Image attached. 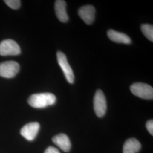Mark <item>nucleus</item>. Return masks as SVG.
<instances>
[{
  "mask_svg": "<svg viewBox=\"0 0 153 153\" xmlns=\"http://www.w3.org/2000/svg\"><path fill=\"white\" fill-rule=\"evenodd\" d=\"M56 102V97L52 93L35 94L28 99V103L35 108H43L52 105Z\"/></svg>",
  "mask_w": 153,
  "mask_h": 153,
  "instance_id": "obj_1",
  "label": "nucleus"
},
{
  "mask_svg": "<svg viewBox=\"0 0 153 153\" xmlns=\"http://www.w3.org/2000/svg\"><path fill=\"white\" fill-rule=\"evenodd\" d=\"M131 93L135 96L143 99L153 98V88L151 86L143 83H134L131 88Z\"/></svg>",
  "mask_w": 153,
  "mask_h": 153,
  "instance_id": "obj_2",
  "label": "nucleus"
},
{
  "mask_svg": "<svg viewBox=\"0 0 153 153\" xmlns=\"http://www.w3.org/2000/svg\"><path fill=\"white\" fill-rule=\"evenodd\" d=\"M21 52L19 45L13 40L6 39L0 43L1 56H16L19 55Z\"/></svg>",
  "mask_w": 153,
  "mask_h": 153,
  "instance_id": "obj_3",
  "label": "nucleus"
},
{
  "mask_svg": "<svg viewBox=\"0 0 153 153\" xmlns=\"http://www.w3.org/2000/svg\"><path fill=\"white\" fill-rule=\"evenodd\" d=\"M57 59L67 81L73 84L74 82V75L71 66L68 63L66 55L61 51H58L57 53Z\"/></svg>",
  "mask_w": 153,
  "mask_h": 153,
  "instance_id": "obj_4",
  "label": "nucleus"
},
{
  "mask_svg": "<svg viewBox=\"0 0 153 153\" xmlns=\"http://www.w3.org/2000/svg\"><path fill=\"white\" fill-rule=\"evenodd\" d=\"M94 109L95 114L99 117H102L107 111V102L104 93L101 90H98L94 98Z\"/></svg>",
  "mask_w": 153,
  "mask_h": 153,
  "instance_id": "obj_5",
  "label": "nucleus"
},
{
  "mask_svg": "<svg viewBox=\"0 0 153 153\" xmlns=\"http://www.w3.org/2000/svg\"><path fill=\"white\" fill-rule=\"evenodd\" d=\"M19 71V65L14 61H8L0 63V76L11 78L16 76Z\"/></svg>",
  "mask_w": 153,
  "mask_h": 153,
  "instance_id": "obj_6",
  "label": "nucleus"
},
{
  "mask_svg": "<svg viewBox=\"0 0 153 153\" xmlns=\"http://www.w3.org/2000/svg\"><path fill=\"white\" fill-rule=\"evenodd\" d=\"M40 129L38 122H32L24 126L21 130V134L28 141H33L36 137Z\"/></svg>",
  "mask_w": 153,
  "mask_h": 153,
  "instance_id": "obj_7",
  "label": "nucleus"
},
{
  "mask_svg": "<svg viewBox=\"0 0 153 153\" xmlns=\"http://www.w3.org/2000/svg\"><path fill=\"white\" fill-rule=\"evenodd\" d=\"M78 14L85 23L89 25L94 21L95 9L92 5L83 6L79 9Z\"/></svg>",
  "mask_w": 153,
  "mask_h": 153,
  "instance_id": "obj_8",
  "label": "nucleus"
},
{
  "mask_svg": "<svg viewBox=\"0 0 153 153\" xmlns=\"http://www.w3.org/2000/svg\"><path fill=\"white\" fill-rule=\"evenodd\" d=\"M66 4L65 1L57 0L55 1V10L56 15L58 19L61 22L65 23L69 20L68 15L66 12Z\"/></svg>",
  "mask_w": 153,
  "mask_h": 153,
  "instance_id": "obj_9",
  "label": "nucleus"
},
{
  "mask_svg": "<svg viewBox=\"0 0 153 153\" xmlns=\"http://www.w3.org/2000/svg\"><path fill=\"white\" fill-rule=\"evenodd\" d=\"M107 35L111 40L115 43L126 44L131 43V39L124 33L118 32L114 30H109L107 32Z\"/></svg>",
  "mask_w": 153,
  "mask_h": 153,
  "instance_id": "obj_10",
  "label": "nucleus"
},
{
  "mask_svg": "<svg viewBox=\"0 0 153 153\" xmlns=\"http://www.w3.org/2000/svg\"><path fill=\"white\" fill-rule=\"evenodd\" d=\"M52 141L62 150L68 152L71 148V142L68 136L65 134L61 133L52 138Z\"/></svg>",
  "mask_w": 153,
  "mask_h": 153,
  "instance_id": "obj_11",
  "label": "nucleus"
},
{
  "mask_svg": "<svg viewBox=\"0 0 153 153\" xmlns=\"http://www.w3.org/2000/svg\"><path fill=\"white\" fill-rule=\"evenodd\" d=\"M141 148V143L137 139L134 138H129L124 144L123 153H137Z\"/></svg>",
  "mask_w": 153,
  "mask_h": 153,
  "instance_id": "obj_12",
  "label": "nucleus"
},
{
  "mask_svg": "<svg viewBox=\"0 0 153 153\" xmlns=\"http://www.w3.org/2000/svg\"><path fill=\"white\" fill-rule=\"evenodd\" d=\"M141 30L145 36L150 41L153 42V26L149 24H143L141 26Z\"/></svg>",
  "mask_w": 153,
  "mask_h": 153,
  "instance_id": "obj_13",
  "label": "nucleus"
},
{
  "mask_svg": "<svg viewBox=\"0 0 153 153\" xmlns=\"http://www.w3.org/2000/svg\"><path fill=\"white\" fill-rule=\"evenodd\" d=\"M6 4L13 9H18L21 6V1L19 0H5Z\"/></svg>",
  "mask_w": 153,
  "mask_h": 153,
  "instance_id": "obj_14",
  "label": "nucleus"
},
{
  "mask_svg": "<svg viewBox=\"0 0 153 153\" xmlns=\"http://www.w3.org/2000/svg\"><path fill=\"white\" fill-rule=\"evenodd\" d=\"M146 126L148 129V131L151 134V135H153V120H150L148 121L146 124Z\"/></svg>",
  "mask_w": 153,
  "mask_h": 153,
  "instance_id": "obj_15",
  "label": "nucleus"
},
{
  "mask_svg": "<svg viewBox=\"0 0 153 153\" xmlns=\"http://www.w3.org/2000/svg\"><path fill=\"white\" fill-rule=\"evenodd\" d=\"M44 153H60L59 151V150L56 148H54L53 146H49L47 148L45 151L44 152Z\"/></svg>",
  "mask_w": 153,
  "mask_h": 153,
  "instance_id": "obj_16",
  "label": "nucleus"
}]
</instances>
